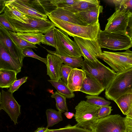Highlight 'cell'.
Segmentation results:
<instances>
[{
    "instance_id": "1",
    "label": "cell",
    "mask_w": 132,
    "mask_h": 132,
    "mask_svg": "<svg viewBox=\"0 0 132 132\" xmlns=\"http://www.w3.org/2000/svg\"><path fill=\"white\" fill-rule=\"evenodd\" d=\"M47 16L55 27L73 37L95 40L97 39L101 30L99 21L93 25L84 26L64 21L48 15Z\"/></svg>"
},
{
    "instance_id": "2",
    "label": "cell",
    "mask_w": 132,
    "mask_h": 132,
    "mask_svg": "<svg viewBox=\"0 0 132 132\" xmlns=\"http://www.w3.org/2000/svg\"><path fill=\"white\" fill-rule=\"evenodd\" d=\"M105 90V97L114 101L122 95L132 93V68L116 73L112 81Z\"/></svg>"
},
{
    "instance_id": "3",
    "label": "cell",
    "mask_w": 132,
    "mask_h": 132,
    "mask_svg": "<svg viewBox=\"0 0 132 132\" xmlns=\"http://www.w3.org/2000/svg\"><path fill=\"white\" fill-rule=\"evenodd\" d=\"M81 68L86 73L95 79L105 89L110 85L116 73L98 59L92 62L84 59Z\"/></svg>"
},
{
    "instance_id": "4",
    "label": "cell",
    "mask_w": 132,
    "mask_h": 132,
    "mask_svg": "<svg viewBox=\"0 0 132 132\" xmlns=\"http://www.w3.org/2000/svg\"><path fill=\"white\" fill-rule=\"evenodd\" d=\"M69 35L63 30L55 28V36L56 48L55 51L46 49L49 53H54L62 56L78 58L84 55L75 41L69 37Z\"/></svg>"
},
{
    "instance_id": "5",
    "label": "cell",
    "mask_w": 132,
    "mask_h": 132,
    "mask_svg": "<svg viewBox=\"0 0 132 132\" xmlns=\"http://www.w3.org/2000/svg\"><path fill=\"white\" fill-rule=\"evenodd\" d=\"M3 12L16 32H36L45 34L55 27L49 19L45 20L27 15L28 22L25 23L11 17L5 12Z\"/></svg>"
},
{
    "instance_id": "6",
    "label": "cell",
    "mask_w": 132,
    "mask_h": 132,
    "mask_svg": "<svg viewBox=\"0 0 132 132\" xmlns=\"http://www.w3.org/2000/svg\"><path fill=\"white\" fill-rule=\"evenodd\" d=\"M97 57L108 64L116 73L132 68V51L129 49L121 52L104 51Z\"/></svg>"
},
{
    "instance_id": "7",
    "label": "cell",
    "mask_w": 132,
    "mask_h": 132,
    "mask_svg": "<svg viewBox=\"0 0 132 132\" xmlns=\"http://www.w3.org/2000/svg\"><path fill=\"white\" fill-rule=\"evenodd\" d=\"M127 34L109 33L101 30L98 41L101 48L113 51L126 50L132 47V39Z\"/></svg>"
},
{
    "instance_id": "8",
    "label": "cell",
    "mask_w": 132,
    "mask_h": 132,
    "mask_svg": "<svg viewBox=\"0 0 132 132\" xmlns=\"http://www.w3.org/2000/svg\"><path fill=\"white\" fill-rule=\"evenodd\" d=\"M88 129L91 132H127L125 117L119 114L109 115L97 120Z\"/></svg>"
},
{
    "instance_id": "9",
    "label": "cell",
    "mask_w": 132,
    "mask_h": 132,
    "mask_svg": "<svg viewBox=\"0 0 132 132\" xmlns=\"http://www.w3.org/2000/svg\"><path fill=\"white\" fill-rule=\"evenodd\" d=\"M100 107L86 101H81L75 108L74 117L77 126L88 129L89 126L96 120V114Z\"/></svg>"
},
{
    "instance_id": "10",
    "label": "cell",
    "mask_w": 132,
    "mask_h": 132,
    "mask_svg": "<svg viewBox=\"0 0 132 132\" xmlns=\"http://www.w3.org/2000/svg\"><path fill=\"white\" fill-rule=\"evenodd\" d=\"M130 12L125 8L116 10L107 19L104 30L109 33L127 34L126 30Z\"/></svg>"
},
{
    "instance_id": "11",
    "label": "cell",
    "mask_w": 132,
    "mask_h": 132,
    "mask_svg": "<svg viewBox=\"0 0 132 132\" xmlns=\"http://www.w3.org/2000/svg\"><path fill=\"white\" fill-rule=\"evenodd\" d=\"M0 110H4L13 121L17 124L18 118L21 114V106L14 98L13 93L2 89L0 94Z\"/></svg>"
},
{
    "instance_id": "12",
    "label": "cell",
    "mask_w": 132,
    "mask_h": 132,
    "mask_svg": "<svg viewBox=\"0 0 132 132\" xmlns=\"http://www.w3.org/2000/svg\"><path fill=\"white\" fill-rule=\"evenodd\" d=\"M0 43L11 56L22 67L25 57L21 49L9 36L8 30L0 25Z\"/></svg>"
},
{
    "instance_id": "13",
    "label": "cell",
    "mask_w": 132,
    "mask_h": 132,
    "mask_svg": "<svg viewBox=\"0 0 132 132\" xmlns=\"http://www.w3.org/2000/svg\"><path fill=\"white\" fill-rule=\"evenodd\" d=\"M73 37L82 52L84 59L92 62L98 60V55L102 52L97 39L92 40L76 36Z\"/></svg>"
},
{
    "instance_id": "14",
    "label": "cell",
    "mask_w": 132,
    "mask_h": 132,
    "mask_svg": "<svg viewBox=\"0 0 132 132\" xmlns=\"http://www.w3.org/2000/svg\"><path fill=\"white\" fill-rule=\"evenodd\" d=\"M47 75L51 80L58 81L61 79L60 69L63 63L61 59L56 55L48 53L46 56Z\"/></svg>"
},
{
    "instance_id": "15",
    "label": "cell",
    "mask_w": 132,
    "mask_h": 132,
    "mask_svg": "<svg viewBox=\"0 0 132 132\" xmlns=\"http://www.w3.org/2000/svg\"><path fill=\"white\" fill-rule=\"evenodd\" d=\"M22 67L0 43V69L12 70L18 73L21 71Z\"/></svg>"
},
{
    "instance_id": "16",
    "label": "cell",
    "mask_w": 132,
    "mask_h": 132,
    "mask_svg": "<svg viewBox=\"0 0 132 132\" xmlns=\"http://www.w3.org/2000/svg\"><path fill=\"white\" fill-rule=\"evenodd\" d=\"M48 15L71 23L84 26H88L75 13L64 8H56L48 13L47 15Z\"/></svg>"
},
{
    "instance_id": "17",
    "label": "cell",
    "mask_w": 132,
    "mask_h": 132,
    "mask_svg": "<svg viewBox=\"0 0 132 132\" xmlns=\"http://www.w3.org/2000/svg\"><path fill=\"white\" fill-rule=\"evenodd\" d=\"M86 78V74L82 69L73 68L69 75L67 86L73 92L80 91Z\"/></svg>"
},
{
    "instance_id": "18",
    "label": "cell",
    "mask_w": 132,
    "mask_h": 132,
    "mask_svg": "<svg viewBox=\"0 0 132 132\" xmlns=\"http://www.w3.org/2000/svg\"><path fill=\"white\" fill-rule=\"evenodd\" d=\"M7 2L25 15L44 20L48 19L47 15L40 13L29 5L25 0H7Z\"/></svg>"
},
{
    "instance_id": "19",
    "label": "cell",
    "mask_w": 132,
    "mask_h": 132,
    "mask_svg": "<svg viewBox=\"0 0 132 132\" xmlns=\"http://www.w3.org/2000/svg\"><path fill=\"white\" fill-rule=\"evenodd\" d=\"M86 74V78L83 81L80 91L89 95H98L105 89L95 79Z\"/></svg>"
},
{
    "instance_id": "20",
    "label": "cell",
    "mask_w": 132,
    "mask_h": 132,
    "mask_svg": "<svg viewBox=\"0 0 132 132\" xmlns=\"http://www.w3.org/2000/svg\"><path fill=\"white\" fill-rule=\"evenodd\" d=\"M103 7L99 5L84 11L75 14L88 26L94 24L99 21L100 14L103 12Z\"/></svg>"
},
{
    "instance_id": "21",
    "label": "cell",
    "mask_w": 132,
    "mask_h": 132,
    "mask_svg": "<svg viewBox=\"0 0 132 132\" xmlns=\"http://www.w3.org/2000/svg\"><path fill=\"white\" fill-rule=\"evenodd\" d=\"M25 1L34 8L41 13L47 14L57 8L52 4L51 1L26 0Z\"/></svg>"
},
{
    "instance_id": "22",
    "label": "cell",
    "mask_w": 132,
    "mask_h": 132,
    "mask_svg": "<svg viewBox=\"0 0 132 132\" xmlns=\"http://www.w3.org/2000/svg\"><path fill=\"white\" fill-rule=\"evenodd\" d=\"M100 4L98 0H78L74 5L64 8L75 13L88 10L100 5Z\"/></svg>"
},
{
    "instance_id": "23",
    "label": "cell",
    "mask_w": 132,
    "mask_h": 132,
    "mask_svg": "<svg viewBox=\"0 0 132 132\" xmlns=\"http://www.w3.org/2000/svg\"><path fill=\"white\" fill-rule=\"evenodd\" d=\"M17 73L15 71L0 69V88L8 89L17 80Z\"/></svg>"
},
{
    "instance_id": "24",
    "label": "cell",
    "mask_w": 132,
    "mask_h": 132,
    "mask_svg": "<svg viewBox=\"0 0 132 132\" xmlns=\"http://www.w3.org/2000/svg\"><path fill=\"white\" fill-rule=\"evenodd\" d=\"M114 101L123 114L126 116L132 109V93L122 95Z\"/></svg>"
},
{
    "instance_id": "25",
    "label": "cell",
    "mask_w": 132,
    "mask_h": 132,
    "mask_svg": "<svg viewBox=\"0 0 132 132\" xmlns=\"http://www.w3.org/2000/svg\"><path fill=\"white\" fill-rule=\"evenodd\" d=\"M14 32L20 38L35 45L40 44L44 35L43 33L39 32Z\"/></svg>"
},
{
    "instance_id": "26",
    "label": "cell",
    "mask_w": 132,
    "mask_h": 132,
    "mask_svg": "<svg viewBox=\"0 0 132 132\" xmlns=\"http://www.w3.org/2000/svg\"><path fill=\"white\" fill-rule=\"evenodd\" d=\"M56 89L57 92L67 98H71L75 96L73 92L72 91L65 83L61 79L58 81L48 80Z\"/></svg>"
},
{
    "instance_id": "27",
    "label": "cell",
    "mask_w": 132,
    "mask_h": 132,
    "mask_svg": "<svg viewBox=\"0 0 132 132\" xmlns=\"http://www.w3.org/2000/svg\"><path fill=\"white\" fill-rule=\"evenodd\" d=\"M47 121V125L46 128L53 126L63 120L62 113L60 111L50 109L46 111Z\"/></svg>"
},
{
    "instance_id": "28",
    "label": "cell",
    "mask_w": 132,
    "mask_h": 132,
    "mask_svg": "<svg viewBox=\"0 0 132 132\" xmlns=\"http://www.w3.org/2000/svg\"><path fill=\"white\" fill-rule=\"evenodd\" d=\"M51 97L55 99L56 106L58 111L62 113L69 111L66 103V98L57 92L53 93Z\"/></svg>"
},
{
    "instance_id": "29",
    "label": "cell",
    "mask_w": 132,
    "mask_h": 132,
    "mask_svg": "<svg viewBox=\"0 0 132 132\" xmlns=\"http://www.w3.org/2000/svg\"><path fill=\"white\" fill-rule=\"evenodd\" d=\"M59 56L62 60L64 64L69 65L73 68L81 67L82 64L84 61L82 56L78 58L61 56L55 54H51Z\"/></svg>"
},
{
    "instance_id": "30",
    "label": "cell",
    "mask_w": 132,
    "mask_h": 132,
    "mask_svg": "<svg viewBox=\"0 0 132 132\" xmlns=\"http://www.w3.org/2000/svg\"><path fill=\"white\" fill-rule=\"evenodd\" d=\"M8 31L9 36L22 50L26 48H37L36 45L29 42L20 38L15 34L13 32L8 30Z\"/></svg>"
},
{
    "instance_id": "31",
    "label": "cell",
    "mask_w": 132,
    "mask_h": 132,
    "mask_svg": "<svg viewBox=\"0 0 132 132\" xmlns=\"http://www.w3.org/2000/svg\"><path fill=\"white\" fill-rule=\"evenodd\" d=\"M48 132H91L88 129L78 126L76 125L72 126L68 124L64 127L58 129H49Z\"/></svg>"
},
{
    "instance_id": "32",
    "label": "cell",
    "mask_w": 132,
    "mask_h": 132,
    "mask_svg": "<svg viewBox=\"0 0 132 132\" xmlns=\"http://www.w3.org/2000/svg\"><path fill=\"white\" fill-rule=\"evenodd\" d=\"M86 101L93 105L100 107L109 105L110 101L106 100L104 98L98 96L87 95L86 96Z\"/></svg>"
},
{
    "instance_id": "33",
    "label": "cell",
    "mask_w": 132,
    "mask_h": 132,
    "mask_svg": "<svg viewBox=\"0 0 132 132\" xmlns=\"http://www.w3.org/2000/svg\"><path fill=\"white\" fill-rule=\"evenodd\" d=\"M52 29L44 35L41 42L43 44L52 46L56 48L55 36V28Z\"/></svg>"
},
{
    "instance_id": "34",
    "label": "cell",
    "mask_w": 132,
    "mask_h": 132,
    "mask_svg": "<svg viewBox=\"0 0 132 132\" xmlns=\"http://www.w3.org/2000/svg\"><path fill=\"white\" fill-rule=\"evenodd\" d=\"M113 3L115 6V10L125 8L132 13V0H114Z\"/></svg>"
},
{
    "instance_id": "35",
    "label": "cell",
    "mask_w": 132,
    "mask_h": 132,
    "mask_svg": "<svg viewBox=\"0 0 132 132\" xmlns=\"http://www.w3.org/2000/svg\"><path fill=\"white\" fill-rule=\"evenodd\" d=\"M78 0H54L51 2L57 8H65L74 5Z\"/></svg>"
},
{
    "instance_id": "36",
    "label": "cell",
    "mask_w": 132,
    "mask_h": 132,
    "mask_svg": "<svg viewBox=\"0 0 132 132\" xmlns=\"http://www.w3.org/2000/svg\"><path fill=\"white\" fill-rule=\"evenodd\" d=\"M73 68L68 65L63 64L60 69L61 79L67 85L69 75Z\"/></svg>"
},
{
    "instance_id": "37",
    "label": "cell",
    "mask_w": 132,
    "mask_h": 132,
    "mask_svg": "<svg viewBox=\"0 0 132 132\" xmlns=\"http://www.w3.org/2000/svg\"><path fill=\"white\" fill-rule=\"evenodd\" d=\"M22 53L25 57H29L37 59L43 62L46 65L47 64V59L41 57L36 55L33 51L31 48H26L22 49Z\"/></svg>"
},
{
    "instance_id": "38",
    "label": "cell",
    "mask_w": 132,
    "mask_h": 132,
    "mask_svg": "<svg viewBox=\"0 0 132 132\" xmlns=\"http://www.w3.org/2000/svg\"><path fill=\"white\" fill-rule=\"evenodd\" d=\"M112 110V107L109 105L101 107L96 114V120L109 116Z\"/></svg>"
},
{
    "instance_id": "39",
    "label": "cell",
    "mask_w": 132,
    "mask_h": 132,
    "mask_svg": "<svg viewBox=\"0 0 132 132\" xmlns=\"http://www.w3.org/2000/svg\"><path fill=\"white\" fill-rule=\"evenodd\" d=\"M0 25L8 30L16 32V30L10 23L4 13L0 15Z\"/></svg>"
},
{
    "instance_id": "40",
    "label": "cell",
    "mask_w": 132,
    "mask_h": 132,
    "mask_svg": "<svg viewBox=\"0 0 132 132\" xmlns=\"http://www.w3.org/2000/svg\"><path fill=\"white\" fill-rule=\"evenodd\" d=\"M28 78V77H24L17 80L11 85L8 91L13 93L18 90L21 85L27 81Z\"/></svg>"
},
{
    "instance_id": "41",
    "label": "cell",
    "mask_w": 132,
    "mask_h": 132,
    "mask_svg": "<svg viewBox=\"0 0 132 132\" xmlns=\"http://www.w3.org/2000/svg\"><path fill=\"white\" fill-rule=\"evenodd\" d=\"M126 31L127 34L132 38V13L130 12Z\"/></svg>"
},
{
    "instance_id": "42",
    "label": "cell",
    "mask_w": 132,
    "mask_h": 132,
    "mask_svg": "<svg viewBox=\"0 0 132 132\" xmlns=\"http://www.w3.org/2000/svg\"><path fill=\"white\" fill-rule=\"evenodd\" d=\"M127 132H132V118L127 116L125 117Z\"/></svg>"
},
{
    "instance_id": "43",
    "label": "cell",
    "mask_w": 132,
    "mask_h": 132,
    "mask_svg": "<svg viewBox=\"0 0 132 132\" xmlns=\"http://www.w3.org/2000/svg\"><path fill=\"white\" fill-rule=\"evenodd\" d=\"M49 129L44 127L38 128L34 132H48Z\"/></svg>"
},
{
    "instance_id": "44",
    "label": "cell",
    "mask_w": 132,
    "mask_h": 132,
    "mask_svg": "<svg viewBox=\"0 0 132 132\" xmlns=\"http://www.w3.org/2000/svg\"><path fill=\"white\" fill-rule=\"evenodd\" d=\"M64 114L66 117L69 119L72 118L74 115L73 113L68 111L65 112L64 113Z\"/></svg>"
},
{
    "instance_id": "45",
    "label": "cell",
    "mask_w": 132,
    "mask_h": 132,
    "mask_svg": "<svg viewBox=\"0 0 132 132\" xmlns=\"http://www.w3.org/2000/svg\"><path fill=\"white\" fill-rule=\"evenodd\" d=\"M5 0H0V13L4 12L6 6L4 3Z\"/></svg>"
},
{
    "instance_id": "46",
    "label": "cell",
    "mask_w": 132,
    "mask_h": 132,
    "mask_svg": "<svg viewBox=\"0 0 132 132\" xmlns=\"http://www.w3.org/2000/svg\"><path fill=\"white\" fill-rule=\"evenodd\" d=\"M126 116L132 118V109Z\"/></svg>"
},
{
    "instance_id": "47",
    "label": "cell",
    "mask_w": 132,
    "mask_h": 132,
    "mask_svg": "<svg viewBox=\"0 0 132 132\" xmlns=\"http://www.w3.org/2000/svg\"></svg>"
}]
</instances>
